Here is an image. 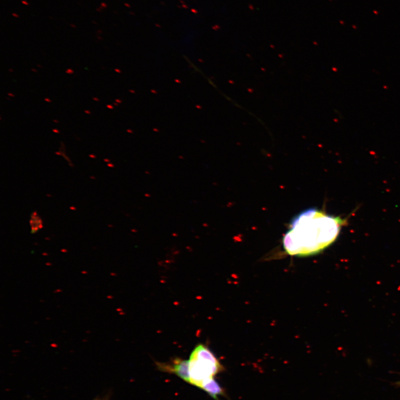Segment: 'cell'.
<instances>
[{"label": "cell", "mask_w": 400, "mask_h": 400, "mask_svg": "<svg viewBox=\"0 0 400 400\" xmlns=\"http://www.w3.org/2000/svg\"><path fill=\"white\" fill-rule=\"evenodd\" d=\"M396 384V385L398 386H400V381H399V382H397V383L396 384Z\"/></svg>", "instance_id": "obj_11"}, {"label": "cell", "mask_w": 400, "mask_h": 400, "mask_svg": "<svg viewBox=\"0 0 400 400\" xmlns=\"http://www.w3.org/2000/svg\"><path fill=\"white\" fill-rule=\"evenodd\" d=\"M45 101H48V102H51V100H50V99H45Z\"/></svg>", "instance_id": "obj_12"}, {"label": "cell", "mask_w": 400, "mask_h": 400, "mask_svg": "<svg viewBox=\"0 0 400 400\" xmlns=\"http://www.w3.org/2000/svg\"><path fill=\"white\" fill-rule=\"evenodd\" d=\"M70 208H73V210H76V208H75V207H71Z\"/></svg>", "instance_id": "obj_16"}, {"label": "cell", "mask_w": 400, "mask_h": 400, "mask_svg": "<svg viewBox=\"0 0 400 400\" xmlns=\"http://www.w3.org/2000/svg\"><path fill=\"white\" fill-rule=\"evenodd\" d=\"M97 10L98 11L100 12H101L102 11V9H101V8H100V7H99V8H97Z\"/></svg>", "instance_id": "obj_9"}, {"label": "cell", "mask_w": 400, "mask_h": 400, "mask_svg": "<svg viewBox=\"0 0 400 400\" xmlns=\"http://www.w3.org/2000/svg\"><path fill=\"white\" fill-rule=\"evenodd\" d=\"M12 15L13 17H16V18H17V17H19V15H18V14H17V13H12Z\"/></svg>", "instance_id": "obj_8"}, {"label": "cell", "mask_w": 400, "mask_h": 400, "mask_svg": "<svg viewBox=\"0 0 400 400\" xmlns=\"http://www.w3.org/2000/svg\"><path fill=\"white\" fill-rule=\"evenodd\" d=\"M85 112L86 113H88V114H90V113H91L90 111H85Z\"/></svg>", "instance_id": "obj_14"}, {"label": "cell", "mask_w": 400, "mask_h": 400, "mask_svg": "<svg viewBox=\"0 0 400 400\" xmlns=\"http://www.w3.org/2000/svg\"><path fill=\"white\" fill-rule=\"evenodd\" d=\"M346 222L319 209H307L294 218L285 234V251L297 256L319 253L335 242Z\"/></svg>", "instance_id": "obj_1"}, {"label": "cell", "mask_w": 400, "mask_h": 400, "mask_svg": "<svg viewBox=\"0 0 400 400\" xmlns=\"http://www.w3.org/2000/svg\"><path fill=\"white\" fill-rule=\"evenodd\" d=\"M66 72H67V74H73V73H74V71H73V70H71V69H68V70L66 71Z\"/></svg>", "instance_id": "obj_6"}, {"label": "cell", "mask_w": 400, "mask_h": 400, "mask_svg": "<svg viewBox=\"0 0 400 400\" xmlns=\"http://www.w3.org/2000/svg\"><path fill=\"white\" fill-rule=\"evenodd\" d=\"M199 388L204 390L216 400H219L218 397L225 395L224 390L214 378L204 380L200 385Z\"/></svg>", "instance_id": "obj_4"}, {"label": "cell", "mask_w": 400, "mask_h": 400, "mask_svg": "<svg viewBox=\"0 0 400 400\" xmlns=\"http://www.w3.org/2000/svg\"><path fill=\"white\" fill-rule=\"evenodd\" d=\"M156 366L159 370L175 374L186 383L190 384L189 360L176 358L169 362H156Z\"/></svg>", "instance_id": "obj_3"}, {"label": "cell", "mask_w": 400, "mask_h": 400, "mask_svg": "<svg viewBox=\"0 0 400 400\" xmlns=\"http://www.w3.org/2000/svg\"><path fill=\"white\" fill-rule=\"evenodd\" d=\"M101 6L104 8L106 7L107 6V4L105 3L102 2L101 3Z\"/></svg>", "instance_id": "obj_7"}, {"label": "cell", "mask_w": 400, "mask_h": 400, "mask_svg": "<svg viewBox=\"0 0 400 400\" xmlns=\"http://www.w3.org/2000/svg\"><path fill=\"white\" fill-rule=\"evenodd\" d=\"M94 99L95 100H97V101H99V99H95V98H94Z\"/></svg>", "instance_id": "obj_20"}, {"label": "cell", "mask_w": 400, "mask_h": 400, "mask_svg": "<svg viewBox=\"0 0 400 400\" xmlns=\"http://www.w3.org/2000/svg\"><path fill=\"white\" fill-rule=\"evenodd\" d=\"M70 26L72 27V28H76V26L74 24H70Z\"/></svg>", "instance_id": "obj_10"}, {"label": "cell", "mask_w": 400, "mask_h": 400, "mask_svg": "<svg viewBox=\"0 0 400 400\" xmlns=\"http://www.w3.org/2000/svg\"><path fill=\"white\" fill-rule=\"evenodd\" d=\"M21 2H22V4H25V5H26V6H29V3L28 2H27V1H25V0H23V1H22Z\"/></svg>", "instance_id": "obj_5"}, {"label": "cell", "mask_w": 400, "mask_h": 400, "mask_svg": "<svg viewBox=\"0 0 400 400\" xmlns=\"http://www.w3.org/2000/svg\"><path fill=\"white\" fill-rule=\"evenodd\" d=\"M93 24H97V23H96V22H95V21H93Z\"/></svg>", "instance_id": "obj_19"}, {"label": "cell", "mask_w": 400, "mask_h": 400, "mask_svg": "<svg viewBox=\"0 0 400 400\" xmlns=\"http://www.w3.org/2000/svg\"><path fill=\"white\" fill-rule=\"evenodd\" d=\"M8 95H10V96H12V97H14V95H12L11 94H8Z\"/></svg>", "instance_id": "obj_17"}, {"label": "cell", "mask_w": 400, "mask_h": 400, "mask_svg": "<svg viewBox=\"0 0 400 400\" xmlns=\"http://www.w3.org/2000/svg\"><path fill=\"white\" fill-rule=\"evenodd\" d=\"M94 400H102V399H98H98H95Z\"/></svg>", "instance_id": "obj_18"}, {"label": "cell", "mask_w": 400, "mask_h": 400, "mask_svg": "<svg viewBox=\"0 0 400 400\" xmlns=\"http://www.w3.org/2000/svg\"><path fill=\"white\" fill-rule=\"evenodd\" d=\"M95 156V155H93V154H90V157H93V158H95V157H96V156Z\"/></svg>", "instance_id": "obj_13"}, {"label": "cell", "mask_w": 400, "mask_h": 400, "mask_svg": "<svg viewBox=\"0 0 400 400\" xmlns=\"http://www.w3.org/2000/svg\"><path fill=\"white\" fill-rule=\"evenodd\" d=\"M53 121H54V122H58V121H55V120H54Z\"/></svg>", "instance_id": "obj_21"}, {"label": "cell", "mask_w": 400, "mask_h": 400, "mask_svg": "<svg viewBox=\"0 0 400 400\" xmlns=\"http://www.w3.org/2000/svg\"><path fill=\"white\" fill-rule=\"evenodd\" d=\"M189 361L190 384L198 388L204 380L214 378L224 370L214 354L202 344L195 347Z\"/></svg>", "instance_id": "obj_2"}, {"label": "cell", "mask_w": 400, "mask_h": 400, "mask_svg": "<svg viewBox=\"0 0 400 400\" xmlns=\"http://www.w3.org/2000/svg\"><path fill=\"white\" fill-rule=\"evenodd\" d=\"M53 132H56V133H59V131H58V130H53Z\"/></svg>", "instance_id": "obj_15"}]
</instances>
